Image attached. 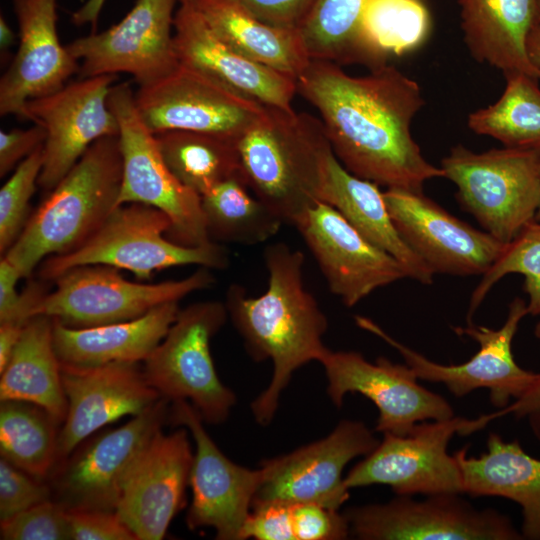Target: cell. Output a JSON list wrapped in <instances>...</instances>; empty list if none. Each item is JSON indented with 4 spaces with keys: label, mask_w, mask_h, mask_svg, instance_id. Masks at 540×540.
Wrapping results in <instances>:
<instances>
[{
    "label": "cell",
    "mask_w": 540,
    "mask_h": 540,
    "mask_svg": "<svg viewBox=\"0 0 540 540\" xmlns=\"http://www.w3.org/2000/svg\"><path fill=\"white\" fill-rule=\"evenodd\" d=\"M264 262L266 291L251 297L244 287L232 284L225 301L252 359L273 363L268 387L251 403L253 417L262 426L274 418L293 373L311 361L319 362L328 350L323 343L328 321L305 286L304 254L278 242L265 248Z\"/></svg>",
    "instance_id": "cell-2"
},
{
    "label": "cell",
    "mask_w": 540,
    "mask_h": 540,
    "mask_svg": "<svg viewBox=\"0 0 540 540\" xmlns=\"http://www.w3.org/2000/svg\"><path fill=\"white\" fill-rule=\"evenodd\" d=\"M170 404L161 397L124 425L84 440L47 477L52 499L67 511H116L129 470L168 422Z\"/></svg>",
    "instance_id": "cell-11"
},
{
    "label": "cell",
    "mask_w": 540,
    "mask_h": 540,
    "mask_svg": "<svg viewBox=\"0 0 540 540\" xmlns=\"http://www.w3.org/2000/svg\"><path fill=\"white\" fill-rule=\"evenodd\" d=\"M117 75L81 78L58 91L29 100L24 120L43 127V166L38 185L51 191L97 140L119 136V124L108 105Z\"/></svg>",
    "instance_id": "cell-17"
},
{
    "label": "cell",
    "mask_w": 540,
    "mask_h": 540,
    "mask_svg": "<svg viewBox=\"0 0 540 540\" xmlns=\"http://www.w3.org/2000/svg\"><path fill=\"white\" fill-rule=\"evenodd\" d=\"M319 363L326 374L327 394L337 408L348 393L362 394L375 404L377 432L405 435L417 422L455 416L449 402L420 385L406 363L396 364L385 357L371 363L359 352L329 348Z\"/></svg>",
    "instance_id": "cell-18"
},
{
    "label": "cell",
    "mask_w": 540,
    "mask_h": 540,
    "mask_svg": "<svg viewBox=\"0 0 540 540\" xmlns=\"http://www.w3.org/2000/svg\"><path fill=\"white\" fill-rule=\"evenodd\" d=\"M293 226L315 258L329 290L347 307L407 277L395 258L369 242L328 203H316Z\"/></svg>",
    "instance_id": "cell-21"
},
{
    "label": "cell",
    "mask_w": 540,
    "mask_h": 540,
    "mask_svg": "<svg viewBox=\"0 0 540 540\" xmlns=\"http://www.w3.org/2000/svg\"><path fill=\"white\" fill-rule=\"evenodd\" d=\"M321 201L337 209L369 242L395 258L408 278L424 285L434 273L398 232L379 185L350 173L332 153L328 159Z\"/></svg>",
    "instance_id": "cell-28"
},
{
    "label": "cell",
    "mask_w": 540,
    "mask_h": 540,
    "mask_svg": "<svg viewBox=\"0 0 540 540\" xmlns=\"http://www.w3.org/2000/svg\"><path fill=\"white\" fill-rule=\"evenodd\" d=\"M2 540H72L68 511L53 499L0 522Z\"/></svg>",
    "instance_id": "cell-40"
},
{
    "label": "cell",
    "mask_w": 540,
    "mask_h": 540,
    "mask_svg": "<svg viewBox=\"0 0 540 540\" xmlns=\"http://www.w3.org/2000/svg\"><path fill=\"white\" fill-rule=\"evenodd\" d=\"M239 174L251 192L284 223L295 222L321 201L333 153L320 118L267 107L236 140Z\"/></svg>",
    "instance_id": "cell-3"
},
{
    "label": "cell",
    "mask_w": 540,
    "mask_h": 540,
    "mask_svg": "<svg viewBox=\"0 0 540 540\" xmlns=\"http://www.w3.org/2000/svg\"><path fill=\"white\" fill-rule=\"evenodd\" d=\"M431 17L423 0H369L361 37L370 70L418 49L429 36Z\"/></svg>",
    "instance_id": "cell-35"
},
{
    "label": "cell",
    "mask_w": 540,
    "mask_h": 540,
    "mask_svg": "<svg viewBox=\"0 0 540 540\" xmlns=\"http://www.w3.org/2000/svg\"><path fill=\"white\" fill-rule=\"evenodd\" d=\"M18 36L11 29L6 19L0 17V49L1 52H6L10 47L16 44Z\"/></svg>",
    "instance_id": "cell-52"
},
{
    "label": "cell",
    "mask_w": 540,
    "mask_h": 540,
    "mask_svg": "<svg viewBox=\"0 0 540 540\" xmlns=\"http://www.w3.org/2000/svg\"><path fill=\"white\" fill-rule=\"evenodd\" d=\"M506 87L492 105L468 116V127L505 147L540 150V87L525 73L505 75Z\"/></svg>",
    "instance_id": "cell-36"
},
{
    "label": "cell",
    "mask_w": 540,
    "mask_h": 540,
    "mask_svg": "<svg viewBox=\"0 0 540 540\" xmlns=\"http://www.w3.org/2000/svg\"><path fill=\"white\" fill-rule=\"evenodd\" d=\"M188 430H159L129 470L116 513L137 540H160L182 508L193 452Z\"/></svg>",
    "instance_id": "cell-23"
},
{
    "label": "cell",
    "mask_w": 540,
    "mask_h": 540,
    "mask_svg": "<svg viewBox=\"0 0 540 540\" xmlns=\"http://www.w3.org/2000/svg\"><path fill=\"white\" fill-rule=\"evenodd\" d=\"M72 540H137L116 511H68Z\"/></svg>",
    "instance_id": "cell-45"
},
{
    "label": "cell",
    "mask_w": 540,
    "mask_h": 540,
    "mask_svg": "<svg viewBox=\"0 0 540 540\" xmlns=\"http://www.w3.org/2000/svg\"><path fill=\"white\" fill-rule=\"evenodd\" d=\"M209 239L256 245L278 233L282 219L260 201L237 174L201 196Z\"/></svg>",
    "instance_id": "cell-32"
},
{
    "label": "cell",
    "mask_w": 540,
    "mask_h": 540,
    "mask_svg": "<svg viewBox=\"0 0 540 540\" xmlns=\"http://www.w3.org/2000/svg\"><path fill=\"white\" fill-rule=\"evenodd\" d=\"M43 166V145L24 159L0 189V253L4 255L24 230L30 201Z\"/></svg>",
    "instance_id": "cell-39"
},
{
    "label": "cell",
    "mask_w": 540,
    "mask_h": 540,
    "mask_svg": "<svg viewBox=\"0 0 540 540\" xmlns=\"http://www.w3.org/2000/svg\"><path fill=\"white\" fill-rule=\"evenodd\" d=\"M108 105L119 124L122 182L117 207L141 203L165 213L168 239L183 246L210 242L201 196L182 184L165 163L155 135L140 117L128 82L114 84Z\"/></svg>",
    "instance_id": "cell-8"
},
{
    "label": "cell",
    "mask_w": 540,
    "mask_h": 540,
    "mask_svg": "<svg viewBox=\"0 0 540 540\" xmlns=\"http://www.w3.org/2000/svg\"><path fill=\"white\" fill-rule=\"evenodd\" d=\"M456 197L484 231L511 242L535 221L540 206V150L505 147L475 153L453 147L441 161Z\"/></svg>",
    "instance_id": "cell-6"
},
{
    "label": "cell",
    "mask_w": 540,
    "mask_h": 540,
    "mask_svg": "<svg viewBox=\"0 0 540 540\" xmlns=\"http://www.w3.org/2000/svg\"><path fill=\"white\" fill-rule=\"evenodd\" d=\"M61 377L67 414L59 429L55 466L104 426L137 416L161 398L139 363L86 367L61 363Z\"/></svg>",
    "instance_id": "cell-22"
},
{
    "label": "cell",
    "mask_w": 540,
    "mask_h": 540,
    "mask_svg": "<svg viewBox=\"0 0 540 540\" xmlns=\"http://www.w3.org/2000/svg\"><path fill=\"white\" fill-rule=\"evenodd\" d=\"M526 50L531 63L540 71V0L527 35Z\"/></svg>",
    "instance_id": "cell-51"
},
{
    "label": "cell",
    "mask_w": 540,
    "mask_h": 540,
    "mask_svg": "<svg viewBox=\"0 0 540 540\" xmlns=\"http://www.w3.org/2000/svg\"><path fill=\"white\" fill-rule=\"evenodd\" d=\"M26 323L2 322L0 323V372L8 364Z\"/></svg>",
    "instance_id": "cell-49"
},
{
    "label": "cell",
    "mask_w": 540,
    "mask_h": 540,
    "mask_svg": "<svg viewBox=\"0 0 540 540\" xmlns=\"http://www.w3.org/2000/svg\"><path fill=\"white\" fill-rule=\"evenodd\" d=\"M168 422L185 427L196 450L189 484V529L213 528L218 540H241L245 521L262 481V469H249L227 458L211 439L198 411L185 400L170 404Z\"/></svg>",
    "instance_id": "cell-19"
},
{
    "label": "cell",
    "mask_w": 540,
    "mask_h": 540,
    "mask_svg": "<svg viewBox=\"0 0 540 540\" xmlns=\"http://www.w3.org/2000/svg\"><path fill=\"white\" fill-rule=\"evenodd\" d=\"M170 228L169 217L159 209L141 203L122 204L78 248L43 260L38 276L52 283L74 267L107 265L148 280L155 271L176 266L221 270L229 265V253L219 243L183 246L168 239Z\"/></svg>",
    "instance_id": "cell-5"
},
{
    "label": "cell",
    "mask_w": 540,
    "mask_h": 540,
    "mask_svg": "<svg viewBox=\"0 0 540 540\" xmlns=\"http://www.w3.org/2000/svg\"><path fill=\"white\" fill-rule=\"evenodd\" d=\"M492 414L421 421L405 435L383 434L378 446L344 477L348 489L384 484L396 495L463 493V478L448 445L454 435L483 429Z\"/></svg>",
    "instance_id": "cell-10"
},
{
    "label": "cell",
    "mask_w": 540,
    "mask_h": 540,
    "mask_svg": "<svg viewBox=\"0 0 540 540\" xmlns=\"http://www.w3.org/2000/svg\"><path fill=\"white\" fill-rule=\"evenodd\" d=\"M46 132L42 126L34 124L27 129L0 131V177L14 170L36 149L44 145Z\"/></svg>",
    "instance_id": "cell-47"
},
{
    "label": "cell",
    "mask_w": 540,
    "mask_h": 540,
    "mask_svg": "<svg viewBox=\"0 0 540 540\" xmlns=\"http://www.w3.org/2000/svg\"><path fill=\"white\" fill-rule=\"evenodd\" d=\"M528 314L527 303L516 297L509 304L505 323L497 330L469 323L453 327L458 335H466L479 344L469 360L458 365H443L397 341L367 317L355 316V322L396 349L419 380L443 384L451 394L463 397L476 389L490 392L491 403L505 408L519 398L535 380L537 373L521 368L515 361L512 342L521 320Z\"/></svg>",
    "instance_id": "cell-12"
},
{
    "label": "cell",
    "mask_w": 540,
    "mask_h": 540,
    "mask_svg": "<svg viewBox=\"0 0 540 540\" xmlns=\"http://www.w3.org/2000/svg\"><path fill=\"white\" fill-rule=\"evenodd\" d=\"M295 540L291 504L279 501L252 504L241 540Z\"/></svg>",
    "instance_id": "cell-44"
},
{
    "label": "cell",
    "mask_w": 540,
    "mask_h": 540,
    "mask_svg": "<svg viewBox=\"0 0 540 540\" xmlns=\"http://www.w3.org/2000/svg\"><path fill=\"white\" fill-rule=\"evenodd\" d=\"M179 310L178 302H169L133 320L87 328L68 327L52 318L57 357L62 364L82 367L144 362Z\"/></svg>",
    "instance_id": "cell-27"
},
{
    "label": "cell",
    "mask_w": 540,
    "mask_h": 540,
    "mask_svg": "<svg viewBox=\"0 0 540 540\" xmlns=\"http://www.w3.org/2000/svg\"><path fill=\"white\" fill-rule=\"evenodd\" d=\"M535 221L540 222V206H539L538 211H537V213L535 215Z\"/></svg>",
    "instance_id": "cell-54"
},
{
    "label": "cell",
    "mask_w": 540,
    "mask_h": 540,
    "mask_svg": "<svg viewBox=\"0 0 540 540\" xmlns=\"http://www.w3.org/2000/svg\"><path fill=\"white\" fill-rule=\"evenodd\" d=\"M369 0H317L298 32L308 57L338 65L368 59L361 37V20Z\"/></svg>",
    "instance_id": "cell-37"
},
{
    "label": "cell",
    "mask_w": 540,
    "mask_h": 540,
    "mask_svg": "<svg viewBox=\"0 0 540 540\" xmlns=\"http://www.w3.org/2000/svg\"><path fill=\"white\" fill-rule=\"evenodd\" d=\"M154 135L170 171L200 196L239 174L234 139L188 130H169Z\"/></svg>",
    "instance_id": "cell-33"
},
{
    "label": "cell",
    "mask_w": 540,
    "mask_h": 540,
    "mask_svg": "<svg viewBox=\"0 0 540 540\" xmlns=\"http://www.w3.org/2000/svg\"><path fill=\"white\" fill-rule=\"evenodd\" d=\"M106 0H86L85 3L71 14V21L76 26L89 24L92 32H96L99 15Z\"/></svg>",
    "instance_id": "cell-50"
},
{
    "label": "cell",
    "mask_w": 540,
    "mask_h": 540,
    "mask_svg": "<svg viewBox=\"0 0 540 540\" xmlns=\"http://www.w3.org/2000/svg\"><path fill=\"white\" fill-rule=\"evenodd\" d=\"M50 499L52 491L47 481L0 458V522Z\"/></svg>",
    "instance_id": "cell-41"
},
{
    "label": "cell",
    "mask_w": 540,
    "mask_h": 540,
    "mask_svg": "<svg viewBox=\"0 0 540 540\" xmlns=\"http://www.w3.org/2000/svg\"><path fill=\"white\" fill-rule=\"evenodd\" d=\"M60 426L38 405L20 400L0 401L1 458L46 481L56 464Z\"/></svg>",
    "instance_id": "cell-34"
},
{
    "label": "cell",
    "mask_w": 540,
    "mask_h": 540,
    "mask_svg": "<svg viewBox=\"0 0 540 540\" xmlns=\"http://www.w3.org/2000/svg\"><path fill=\"white\" fill-rule=\"evenodd\" d=\"M179 63L267 107L291 110L297 80L257 63L225 44L190 0H179L174 16Z\"/></svg>",
    "instance_id": "cell-25"
},
{
    "label": "cell",
    "mask_w": 540,
    "mask_h": 540,
    "mask_svg": "<svg viewBox=\"0 0 540 540\" xmlns=\"http://www.w3.org/2000/svg\"><path fill=\"white\" fill-rule=\"evenodd\" d=\"M297 93L316 108L333 153L353 175L418 192L426 181L444 177L411 134L424 106L421 89L395 66L352 76L333 62L310 60L297 78Z\"/></svg>",
    "instance_id": "cell-1"
},
{
    "label": "cell",
    "mask_w": 540,
    "mask_h": 540,
    "mask_svg": "<svg viewBox=\"0 0 540 540\" xmlns=\"http://www.w3.org/2000/svg\"><path fill=\"white\" fill-rule=\"evenodd\" d=\"M295 540H342L350 535L349 523L338 510L315 503L291 504Z\"/></svg>",
    "instance_id": "cell-43"
},
{
    "label": "cell",
    "mask_w": 540,
    "mask_h": 540,
    "mask_svg": "<svg viewBox=\"0 0 540 540\" xmlns=\"http://www.w3.org/2000/svg\"><path fill=\"white\" fill-rule=\"evenodd\" d=\"M534 335L538 340H540V320L538 321V323L535 326Z\"/></svg>",
    "instance_id": "cell-53"
},
{
    "label": "cell",
    "mask_w": 540,
    "mask_h": 540,
    "mask_svg": "<svg viewBox=\"0 0 540 540\" xmlns=\"http://www.w3.org/2000/svg\"><path fill=\"white\" fill-rule=\"evenodd\" d=\"M274 27L299 30L317 0H233Z\"/></svg>",
    "instance_id": "cell-46"
},
{
    "label": "cell",
    "mask_w": 540,
    "mask_h": 540,
    "mask_svg": "<svg viewBox=\"0 0 540 540\" xmlns=\"http://www.w3.org/2000/svg\"><path fill=\"white\" fill-rule=\"evenodd\" d=\"M461 28L472 57L504 75L525 73L540 79L526 39L538 0H459Z\"/></svg>",
    "instance_id": "cell-29"
},
{
    "label": "cell",
    "mask_w": 540,
    "mask_h": 540,
    "mask_svg": "<svg viewBox=\"0 0 540 540\" xmlns=\"http://www.w3.org/2000/svg\"><path fill=\"white\" fill-rule=\"evenodd\" d=\"M177 1L136 0L117 24L67 44L70 54L81 61V78L128 73L145 86L176 70L180 65L174 47Z\"/></svg>",
    "instance_id": "cell-14"
},
{
    "label": "cell",
    "mask_w": 540,
    "mask_h": 540,
    "mask_svg": "<svg viewBox=\"0 0 540 540\" xmlns=\"http://www.w3.org/2000/svg\"><path fill=\"white\" fill-rule=\"evenodd\" d=\"M122 182L119 137L95 141L49 191L24 230L1 256L30 278L46 258L82 245L117 207Z\"/></svg>",
    "instance_id": "cell-4"
},
{
    "label": "cell",
    "mask_w": 540,
    "mask_h": 540,
    "mask_svg": "<svg viewBox=\"0 0 540 540\" xmlns=\"http://www.w3.org/2000/svg\"><path fill=\"white\" fill-rule=\"evenodd\" d=\"M228 317L225 303L201 301L179 310L163 340L143 362L148 383L170 402L188 401L207 424L227 420L236 403L220 380L210 341Z\"/></svg>",
    "instance_id": "cell-7"
},
{
    "label": "cell",
    "mask_w": 540,
    "mask_h": 540,
    "mask_svg": "<svg viewBox=\"0 0 540 540\" xmlns=\"http://www.w3.org/2000/svg\"><path fill=\"white\" fill-rule=\"evenodd\" d=\"M23 278L19 270L5 257L0 260V323H27L37 302L49 291L48 281L31 280L18 293L17 282Z\"/></svg>",
    "instance_id": "cell-42"
},
{
    "label": "cell",
    "mask_w": 540,
    "mask_h": 540,
    "mask_svg": "<svg viewBox=\"0 0 540 540\" xmlns=\"http://www.w3.org/2000/svg\"><path fill=\"white\" fill-rule=\"evenodd\" d=\"M518 273L524 276V290L529 300L528 314L540 316V222L533 221L506 244L493 265L482 275L472 292L467 323L481 305L491 288L504 276Z\"/></svg>",
    "instance_id": "cell-38"
},
{
    "label": "cell",
    "mask_w": 540,
    "mask_h": 540,
    "mask_svg": "<svg viewBox=\"0 0 540 540\" xmlns=\"http://www.w3.org/2000/svg\"><path fill=\"white\" fill-rule=\"evenodd\" d=\"M384 198L398 232L434 274L483 275L506 246L453 216L423 191L387 188Z\"/></svg>",
    "instance_id": "cell-20"
},
{
    "label": "cell",
    "mask_w": 540,
    "mask_h": 540,
    "mask_svg": "<svg viewBox=\"0 0 540 540\" xmlns=\"http://www.w3.org/2000/svg\"><path fill=\"white\" fill-rule=\"evenodd\" d=\"M137 111L157 134L188 130L237 140L264 115L266 106L184 66L135 93Z\"/></svg>",
    "instance_id": "cell-15"
},
{
    "label": "cell",
    "mask_w": 540,
    "mask_h": 540,
    "mask_svg": "<svg viewBox=\"0 0 540 540\" xmlns=\"http://www.w3.org/2000/svg\"><path fill=\"white\" fill-rule=\"evenodd\" d=\"M210 270L199 267L180 280L145 284L124 279L119 269L107 265L74 267L53 281L54 289L37 302L31 317L48 316L73 328L133 320L211 287L215 280Z\"/></svg>",
    "instance_id": "cell-9"
},
{
    "label": "cell",
    "mask_w": 540,
    "mask_h": 540,
    "mask_svg": "<svg viewBox=\"0 0 540 540\" xmlns=\"http://www.w3.org/2000/svg\"><path fill=\"white\" fill-rule=\"evenodd\" d=\"M380 443L363 422L342 420L326 437L263 462L257 502L315 503L339 510L349 498L342 473ZM252 503V504H253Z\"/></svg>",
    "instance_id": "cell-16"
},
{
    "label": "cell",
    "mask_w": 540,
    "mask_h": 540,
    "mask_svg": "<svg viewBox=\"0 0 540 540\" xmlns=\"http://www.w3.org/2000/svg\"><path fill=\"white\" fill-rule=\"evenodd\" d=\"M18 49L0 79V115L24 120L26 103L54 93L79 72L57 33V0H13Z\"/></svg>",
    "instance_id": "cell-24"
},
{
    "label": "cell",
    "mask_w": 540,
    "mask_h": 540,
    "mask_svg": "<svg viewBox=\"0 0 540 540\" xmlns=\"http://www.w3.org/2000/svg\"><path fill=\"white\" fill-rule=\"evenodd\" d=\"M212 31L239 54L297 80L310 62L298 30L262 22L233 0H190Z\"/></svg>",
    "instance_id": "cell-31"
},
{
    "label": "cell",
    "mask_w": 540,
    "mask_h": 540,
    "mask_svg": "<svg viewBox=\"0 0 540 540\" xmlns=\"http://www.w3.org/2000/svg\"><path fill=\"white\" fill-rule=\"evenodd\" d=\"M487 450L468 456L467 447L454 453L463 478V493L472 497H502L522 512L523 539L540 540V460L526 453L520 442L505 441L490 432Z\"/></svg>",
    "instance_id": "cell-26"
},
{
    "label": "cell",
    "mask_w": 540,
    "mask_h": 540,
    "mask_svg": "<svg viewBox=\"0 0 540 540\" xmlns=\"http://www.w3.org/2000/svg\"><path fill=\"white\" fill-rule=\"evenodd\" d=\"M53 324L54 320L44 315L28 320L8 364L0 372V401L33 403L62 425L67 399L53 344Z\"/></svg>",
    "instance_id": "cell-30"
},
{
    "label": "cell",
    "mask_w": 540,
    "mask_h": 540,
    "mask_svg": "<svg viewBox=\"0 0 540 540\" xmlns=\"http://www.w3.org/2000/svg\"><path fill=\"white\" fill-rule=\"evenodd\" d=\"M508 414H513L518 420H526L534 437L540 442V373L519 398L492 413L494 419Z\"/></svg>",
    "instance_id": "cell-48"
},
{
    "label": "cell",
    "mask_w": 540,
    "mask_h": 540,
    "mask_svg": "<svg viewBox=\"0 0 540 540\" xmlns=\"http://www.w3.org/2000/svg\"><path fill=\"white\" fill-rule=\"evenodd\" d=\"M460 493L397 495L386 503L347 509L350 535L362 540H519L511 519L492 508L477 509Z\"/></svg>",
    "instance_id": "cell-13"
}]
</instances>
